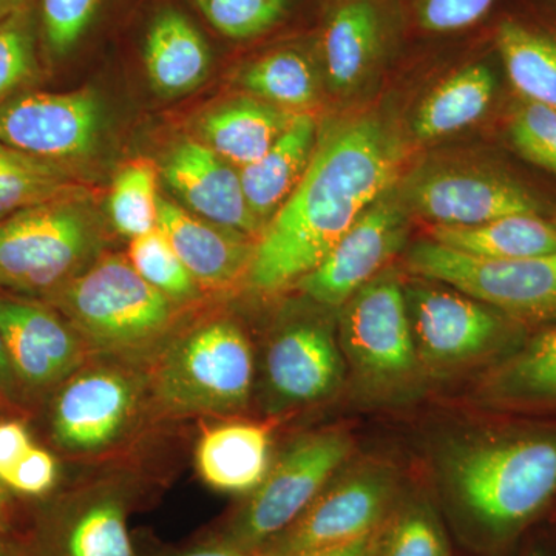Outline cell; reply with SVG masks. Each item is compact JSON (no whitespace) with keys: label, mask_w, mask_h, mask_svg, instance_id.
<instances>
[{"label":"cell","mask_w":556,"mask_h":556,"mask_svg":"<svg viewBox=\"0 0 556 556\" xmlns=\"http://www.w3.org/2000/svg\"><path fill=\"white\" fill-rule=\"evenodd\" d=\"M401 159L396 137L376 116H354L318 131L308 169L255 241L249 287L273 294L308 276L396 186Z\"/></svg>","instance_id":"cell-1"},{"label":"cell","mask_w":556,"mask_h":556,"mask_svg":"<svg viewBox=\"0 0 556 556\" xmlns=\"http://www.w3.org/2000/svg\"><path fill=\"white\" fill-rule=\"evenodd\" d=\"M433 460L450 507L486 543L514 540L556 497V427L455 434Z\"/></svg>","instance_id":"cell-2"},{"label":"cell","mask_w":556,"mask_h":556,"mask_svg":"<svg viewBox=\"0 0 556 556\" xmlns=\"http://www.w3.org/2000/svg\"><path fill=\"white\" fill-rule=\"evenodd\" d=\"M42 300L67 318L91 356L144 367L177 329L181 306L115 254L101 255Z\"/></svg>","instance_id":"cell-3"},{"label":"cell","mask_w":556,"mask_h":556,"mask_svg":"<svg viewBox=\"0 0 556 556\" xmlns=\"http://www.w3.org/2000/svg\"><path fill=\"white\" fill-rule=\"evenodd\" d=\"M148 376L155 417L237 416L254 396V346L232 318H206L175 329Z\"/></svg>","instance_id":"cell-4"},{"label":"cell","mask_w":556,"mask_h":556,"mask_svg":"<svg viewBox=\"0 0 556 556\" xmlns=\"http://www.w3.org/2000/svg\"><path fill=\"white\" fill-rule=\"evenodd\" d=\"M148 415V367L91 356L51 396L50 441L72 459L98 460L129 444Z\"/></svg>","instance_id":"cell-5"},{"label":"cell","mask_w":556,"mask_h":556,"mask_svg":"<svg viewBox=\"0 0 556 556\" xmlns=\"http://www.w3.org/2000/svg\"><path fill=\"white\" fill-rule=\"evenodd\" d=\"M86 199L51 201L0 219V292L46 299L101 257Z\"/></svg>","instance_id":"cell-6"},{"label":"cell","mask_w":556,"mask_h":556,"mask_svg":"<svg viewBox=\"0 0 556 556\" xmlns=\"http://www.w3.org/2000/svg\"><path fill=\"white\" fill-rule=\"evenodd\" d=\"M339 309L340 351L358 393L379 402L409 396L424 369L396 274L380 273Z\"/></svg>","instance_id":"cell-7"},{"label":"cell","mask_w":556,"mask_h":556,"mask_svg":"<svg viewBox=\"0 0 556 556\" xmlns=\"http://www.w3.org/2000/svg\"><path fill=\"white\" fill-rule=\"evenodd\" d=\"M141 495L134 475L84 479L39 501L11 544L17 556H138L129 518Z\"/></svg>","instance_id":"cell-8"},{"label":"cell","mask_w":556,"mask_h":556,"mask_svg":"<svg viewBox=\"0 0 556 556\" xmlns=\"http://www.w3.org/2000/svg\"><path fill=\"white\" fill-rule=\"evenodd\" d=\"M353 450V438L342 428H327L295 439L273 460L262 484L247 495L212 536L258 552L302 517L345 467Z\"/></svg>","instance_id":"cell-9"},{"label":"cell","mask_w":556,"mask_h":556,"mask_svg":"<svg viewBox=\"0 0 556 556\" xmlns=\"http://www.w3.org/2000/svg\"><path fill=\"white\" fill-rule=\"evenodd\" d=\"M408 268L459 289L518 321L556 318V252L519 260H482L426 240L408 252Z\"/></svg>","instance_id":"cell-10"},{"label":"cell","mask_w":556,"mask_h":556,"mask_svg":"<svg viewBox=\"0 0 556 556\" xmlns=\"http://www.w3.org/2000/svg\"><path fill=\"white\" fill-rule=\"evenodd\" d=\"M397 497V471L390 464L364 460L343 467L302 517L257 554L299 556L367 536L386 525Z\"/></svg>","instance_id":"cell-11"},{"label":"cell","mask_w":556,"mask_h":556,"mask_svg":"<svg viewBox=\"0 0 556 556\" xmlns=\"http://www.w3.org/2000/svg\"><path fill=\"white\" fill-rule=\"evenodd\" d=\"M345 376L338 327L321 316L291 317L263 346L255 391L266 415L285 416L336 396Z\"/></svg>","instance_id":"cell-12"},{"label":"cell","mask_w":556,"mask_h":556,"mask_svg":"<svg viewBox=\"0 0 556 556\" xmlns=\"http://www.w3.org/2000/svg\"><path fill=\"white\" fill-rule=\"evenodd\" d=\"M404 289L409 327L424 375H447L506 346L508 317L466 292L426 280ZM511 320V318H510Z\"/></svg>","instance_id":"cell-13"},{"label":"cell","mask_w":556,"mask_h":556,"mask_svg":"<svg viewBox=\"0 0 556 556\" xmlns=\"http://www.w3.org/2000/svg\"><path fill=\"white\" fill-rule=\"evenodd\" d=\"M397 195L408 212L431 226H473L508 215L552 214L546 201L518 179L473 164H427L402 182Z\"/></svg>","instance_id":"cell-14"},{"label":"cell","mask_w":556,"mask_h":556,"mask_svg":"<svg viewBox=\"0 0 556 556\" xmlns=\"http://www.w3.org/2000/svg\"><path fill=\"white\" fill-rule=\"evenodd\" d=\"M0 334L25 402L53 396L91 357L67 318L40 299L0 292Z\"/></svg>","instance_id":"cell-15"},{"label":"cell","mask_w":556,"mask_h":556,"mask_svg":"<svg viewBox=\"0 0 556 556\" xmlns=\"http://www.w3.org/2000/svg\"><path fill=\"white\" fill-rule=\"evenodd\" d=\"M102 126L100 98L89 89L30 90L0 105V142L70 169L97 150Z\"/></svg>","instance_id":"cell-16"},{"label":"cell","mask_w":556,"mask_h":556,"mask_svg":"<svg viewBox=\"0 0 556 556\" xmlns=\"http://www.w3.org/2000/svg\"><path fill=\"white\" fill-rule=\"evenodd\" d=\"M407 236L408 211L394 186L299 281L300 291L321 308H340L358 289L383 273L387 263L404 248Z\"/></svg>","instance_id":"cell-17"},{"label":"cell","mask_w":556,"mask_h":556,"mask_svg":"<svg viewBox=\"0 0 556 556\" xmlns=\"http://www.w3.org/2000/svg\"><path fill=\"white\" fill-rule=\"evenodd\" d=\"M163 177L192 214L222 228L260 237L263 226L244 197L240 172L203 141L185 139L167 153Z\"/></svg>","instance_id":"cell-18"},{"label":"cell","mask_w":556,"mask_h":556,"mask_svg":"<svg viewBox=\"0 0 556 556\" xmlns=\"http://www.w3.org/2000/svg\"><path fill=\"white\" fill-rule=\"evenodd\" d=\"M388 0H331L320 35V54L329 86L356 91L371 78L391 38Z\"/></svg>","instance_id":"cell-19"},{"label":"cell","mask_w":556,"mask_h":556,"mask_svg":"<svg viewBox=\"0 0 556 556\" xmlns=\"http://www.w3.org/2000/svg\"><path fill=\"white\" fill-rule=\"evenodd\" d=\"M159 228L200 287L229 288L247 278L255 251L251 237L206 222L166 200H160Z\"/></svg>","instance_id":"cell-20"},{"label":"cell","mask_w":556,"mask_h":556,"mask_svg":"<svg viewBox=\"0 0 556 556\" xmlns=\"http://www.w3.org/2000/svg\"><path fill=\"white\" fill-rule=\"evenodd\" d=\"M273 433L266 424L229 420L206 427L195 447V467L217 492L249 495L273 466Z\"/></svg>","instance_id":"cell-21"},{"label":"cell","mask_w":556,"mask_h":556,"mask_svg":"<svg viewBox=\"0 0 556 556\" xmlns=\"http://www.w3.org/2000/svg\"><path fill=\"white\" fill-rule=\"evenodd\" d=\"M317 138L313 116L298 113L273 148L240 170L249 208L263 228L298 188L313 159Z\"/></svg>","instance_id":"cell-22"},{"label":"cell","mask_w":556,"mask_h":556,"mask_svg":"<svg viewBox=\"0 0 556 556\" xmlns=\"http://www.w3.org/2000/svg\"><path fill=\"white\" fill-rule=\"evenodd\" d=\"M493 43L519 100L556 110V27L504 14L493 30Z\"/></svg>","instance_id":"cell-23"},{"label":"cell","mask_w":556,"mask_h":556,"mask_svg":"<svg viewBox=\"0 0 556 556\" xmlns=\"http://www.w3.org/2000/svg\"><path fill=\"white\" fill-rule=\"evenodd\" d=\"M144 62L153 89L166 97H178L195 90L206 79L211 51L188 16L166 10L150 25Z\"/></svg>","instance_id":"cell-24"},{"label":"cell","mask_w":556,"mask_h":556,"mask_svg":"<svg viewBox=\"0 0 556 556\" xmlns=\"http://www.w3.org/2000/svg\"><path fill=\"white\" fill-rule=\"evenodd\" d=\"M298 113L258 100H237L200 121L201 141L239 170L262 159Z\"/></svg>","instance_id":"cell-25"},{"label":"cell","mask_w":556,"mask_h":556,"mask_svg":"<svg viewBox=\"0 0 556 556\" xmlns=\"http://www.w3.org/2000/svg\"><path fill=\"white\" fill-rule=\"evenodd\" d=\"M430 240L482 260H519L556 252V219L519 214L473 226L430 228Z\"/></svg>","instance_id":"cell-26"},{"label":"cell","mask_w":556,"mask_h":556,"mask_svg":"<svg viewBox=\"0 0 556 556\" xmlns=\"http://www.w3.org/2000/svg\"><path fill=\"white\" fill-rule=\"evenodd\" d=\"M478 397L500 407L556 404V327L497 364L482 379Z\"/></svg>","instance_id":"cell-27"},{"label":"cell","mask_w":556,"mask_h":556,"mask_svg":"<svg viewBox=\"0 0 556 556\" xmlns=\"http://www.w3.org/2000/svg\"><path fill=\"white\" fill-rule=\"evenodd\" d=\"M496 79L484 62L464 65L434 87L417 109L413 131L419 139L448 137L485 115Z\"/></svg>","instance_id":"cell-28"},{"label":"cell","mask_w":556,"mask_h":556,"mask_svg":"<svg viewBox=\"0 0 556 556\" xmlns=\"http://www.w3.org/2000/svg\"><path fill=\"white\" fill-rule=\"evenodd\" d=\"M86 199L73 169L0 142V219L51 201Z\"/></svg>","instance_id":"cell-29"},{"label":"cell","mask_w":556,"mask_h":556,"mask_svg":"<svg viewBox=\"0 0 556 556\" xmlns=\"http://www.w3.org/2000/svg\"><path fill=\"white\" fill-rule=\"evenodd\" d=\"M241 84L278 109H305L317 97L316 68L298 49H277L258 58L241 73Z\"/></svg>","instance_id":"cell-30"},{"label":"cell","mask_w":556,"mask_h":556,"mask_svg":"<svg viewBox=\"0 0 556 556\" xmlns=\"http://www.w3.org/2000/svg\"><path fill=\"white\" fill-rule=\"evenodd\" d=\"M156 170L146 161L123 167L113 179L109 215L113 228L126 239H137L159 226Z\"/></svg>","instance_id":"cell-31"},{"label":"cell","mask_w":556,"mask_h":556,"mask_svg":"<svg viewBox=\"0 0 556 556\" xmlns=\"http://www.w3.org/2000/svg\"><path fill=\"white\" fill-rule=\"evenodd\" d=\"M38 30L35 3L0 21V105L38 80Z\"/></svg>","instance_id":"cell-32"},{"label":"cell","mask_w":556,"mask_h":556,"mask_svg":"<svg viewBox=\"0 0 556 556\" xmlns=\"http://www.w3.org/2000/svg\"><path fill=\"white\" fill-rule=\"evenodd\" d=\"M375 556H450L447 536L424 500L397 504L380 530Z\"/></svg>","instance_id":"cell-33"},{"label":"cell","mask_w":556,"mask_h":556,"mask_svg":"<svg viewBox=\"0 0 556 556\" xmlns=\"http://www.w3.org/2000/svg\"><path fill=\"white\" fill-rule=\"evenodd\" d=\"M127 260L139 276L172 302L185 305L200 298V285L159 226L130 240Z\"/></svg>","instance_id":"cell-34"},{"label":"cell","mask_w":556,"mask_h":556,"mask_svg":"<svg viewBox=\"0 0 556 556\" xmlns=\"http://www.w3.org/2000/svg\"><path fill=\"white\" fill-rule=\"evenodd\" d=\"M212 27L229 39L265 35L287 14L289 0H193Z\"/></svg>","instance_id":"cell-35"},{"label":"cell","mask_w":556,"mask_h":556,"mask_svg":"<svg viewBox=\"0 0 556 556\" xmlns=\"http://www.w3.org/2000/svg\"><path fill=\"white\" fill-rule=\"evenodd\" d=\"M508 138L522 159L556 177V110L519 100L508 118Z\"/></svg>","instance_id":"cell-36"},{"label":"cell","mask_w":556,"mask_h":556,"mask_svg":"<svg viewBox=\"0 0 556 556\" xmlns=\"http://www.w3.org/2000/svg\"><path fill=\"white\" fill-rule=\"evenodd\" d=\"M102 0H40L39 30L50 56L64 58L97 16Z\"/></svg>","instance_id":"cell-37"},{"label":"cell","mask_w":556,"mask_h":556,"mask_svg":"<svg viewBox=\"0 0 556 556\" xmlns=\"http://www.w3.org/2000/svg\"><path fill=\"white\" fill-rule=\"evenodd\" d=\"M497 0H401L405 17L428 35H450L475 27Z\"/></svg>","instance_id":"cell-38"},{"label":"cell","mask_w":556,"mask_h":556,"mask_svg":"<svg viewBox=\"0 0 556 556\" xmlns=\"http://www.w3.org/2000/svg\"><path fill=\"white\" fill-rule=\"evenodd\" d=\"M60 482V463L50 450L33 445L22 457L20 466L14 468L5 485L13 495L46 500L53 495Z\"/></svg>","instance_id":"cell-39"},{"label":"cell","mask_w":556,"mask_h":556,"mask_svg":"<svg viewBox=\"0 0 556 556\" xmlns=\"http://www.w3.org/2000/svg\"><path fill=\"white\" fill-rule=\"evenodd\" d=\"M33 445L35 442L24 420H0V481L3 484Z\"/></svg>","instance_id":"cell-40"},{"label":"cell","mask_w":556,"mask_h":556,"mask_svg":"<svg viewBox=\"0 0 556 556\" xmlns=\"http://www.w3.org/2000/svg\"><path fill=\"white\" fill-rule=\"evenodd\" d=\"M152 556H260L257 552L247 551L233 544L225 543L217 538L208 536L199 544L170 551L160 552Z\"/></svg>","instance_id":"cell-41"},{"label":"cell","mask_w":556,"mask_h":556,"mask_svg":"<svg viewBox=\"0 0 556 556\" xmlns=\"http://www.w3.org/2000/svg\"><path fill=\"white\" fill-rule=\"evenodd\" d=\"M25 401L22 396L20 383L11 368L9 354H7L5 343L0 334V405L5 408L24 407Z\"/></svg>","instance_id":"cell-42"},{"label":"cell","mask_w":556,"mask_h":556,"mask_svg":"<svg viewBox=\"0 0 556 556\" xmlns=\"http://www.w3.org/2000/svg\"><path fill=\"white\" fill-rule=\"evenodd\" d=\"M380 530H382V527L367 536L358 538V540L342 544V546L320 548V551H313L299 556H375L376 551H378Z\"/></svg>","instance_id":"cell-43"},{"label":"cell","mask_w":556,"mask_h":556,"mask_svg":"<svg viewBox=\"0 0 556 556\" xmlns=\"http://www.w3.org/2000/svg\"><path fill=\"white\" fill-rule=\"evenodd\" d=\"M14 495L9 486L0 481V535H11L14 521Z\"/></svg>","instance_id":"cell-44"},{"label":"cell","mask_w":556,"mask_h":556,"mask_svg":"<svg viewBox=\"0 0 556 556\" xmlns=\"http://www.w3.org/2000/svg\"><path fill=\"white\" fill-rule=\"evenodd\" d=\"M33 0H0V21L7 20L11 14L31 5Z\"/></svg>","instance_id":"cell-45"},{"label":"cell","mask_w":556,"mask_h":556,"mask_svg":"<svg viewBox=\"0 0 556 556\" xmlns=\"http://www.w3.org/2000/svg\"><path fill=\"white\" fill-rule=\"evenodd\" d=\"M0 556H17L9 535H0Z\"/></svg>","instance_id":"cell-46"},{"label":"cell","mask_w":556,"mask_h":556,"mask_svg":"<svg viewBox=\"0 0 556 556\" xmlns=\"http://www.w3.org/2000/svg\"><path fill=\"white\" fill-rule=\"evenodd\" d=\"M527 556H546V554H543V552H541V551H532Z\"/></svg>","instance_id":"cell-47"},{"label":"cell","mask_w":556,"mask_h":556,"mask_svg":"<svg viewBox=\"0 0 556 556\" xmlns=\"http://www.w3.org/2000/svg\"><path fill=\"white\" fill-rule=\"evenodd\" d=\"M548 2H551V3H552V5H554V7H555V9H556V0H548Z\"/></svg>","instance_id":"cell-48"},{"label":"cell","mask_w":556,"mask_h":556,"mask_svg":"<svg viewBox=\"0 0 556 556\" xmlns=\"http://www.w3.org/2000/svg\"><path fill=\"white\" fill-rule=\"evenodd\" d=\"M0 408H5V407H2V405H0Z\"/></svg>","instance_id":"cell-49"}]
</instances>
